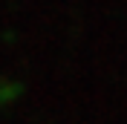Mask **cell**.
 Listing matches in <instances>:
<instances>
[]
</instances>
